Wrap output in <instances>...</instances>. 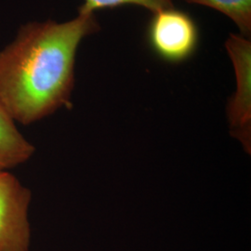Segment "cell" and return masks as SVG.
<instances>
[{
    "label": "cell",
    "mask_w": 251,
    "mask_h": 251,
    "mask_svg": "<svg viewBox=\"0 0 251 251\" xmlns=\"http://www.w3.org/2000/svg\"><path fill=\"white\" fill-rule=\"evenodd\" d=\"M100 30L95 13L65 21L29 22L0 50V105L29 125L71 105L81 42Z\"/></svg>",
    "instance_id": "1"
},
{
    "label": "cell",
    "mask_w": 251,
    "mask_h": 251,
    "mask_svg": "<svg viewBox=\"0 0 251 251\" xmlns=\"http://www.w3.org/2000/svg\"><path fill=\"white\" fill-rule=\"evenodd\" d=\"M225 49L233 63L236 90L227 106L232 134L245 150H251V41L241 34H231Z\"/></svg>",
    "instance_id": "2"
},
{
    "label": "cell",
    "mask_w": 251,
    "mask_h": 251,
    "mask_svg": "<svg viewBox=\"0 0 251 251\" xmlns=\"http://www.w3.org/2000/svg\"><path fill=\"white\" fill-rule=\"evenodd\" d=\"M147 33L152 50L169 63L186 61L198 48L196 22L188 13L174 8L153 13Z\"/></svg>",
    "instance_id": "3"
},
{
    "label": "cell",
    "mask_w": 251,
    "mask_h": 251,
    "mask_svg": "<svg viewBox=\"0 0 251 251\" xmlns=\"http://www.w3.org/2000/svg\"><path fill=\"white\" fill-rule=\"evenodd\" d=\"M32 194L13 174L0 171V251H29Z\"/></svg>",
    "instance_id": "4"
},
{
    "label": "cell",
    "mask_w": 251,
    "mask_h": 251,
    "mask_svg": "<svg viewBox=\"0 0 251 251\" xmlns=\"http://www.w3.org/2000/svg\"><path fill=\"white\" fill-rule=\"evenodd\" d=\"M16 124L0 105V171L23 165L35 152V147L20 132Z\"/></svg>",
    "instance_id": "5"
},
{
    "label": "cell",
    "mask_w": 251,
    "mask_h": 251,
    "mask_svg": "<svg viewBox=\"0 0 251 251\" xmlns=\"http://www.w3.org/2000/svg\"><path fill=\"white\" fill-rule=\"evenodd\" d=\"M216 9L231 19L243 36L251 37V0H183Z\"/></svg>",
    "instance_id": "6"
},
{
    "label": "cell",
    "mask_w": 251,
    "mask_h": 251,
    "mask_svg": "<svg viewBox=\"0 0 251 251\" xmlns=\"http://www.w3.org/2000/svg\"><path fill=\"white\" fill-rule=\"evenodd\" d=\"M123 5H136L148 9L152 14L163 9L174 8L172 0H84L78 10L95 13L102 9H112Z\"/></svg>",
    "instance_id": "7"
}]
</instances>
